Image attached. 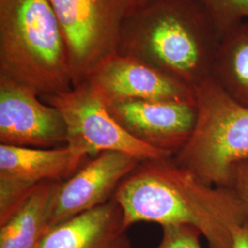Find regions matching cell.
<instances>
[{"label":"cell","instance_id":"obj_1","mask_svg":"<svg viewBox=\"0 0 248 248\" xmlns=\"http://www.w3.org/2000/svg\"><path fill=\"white\" fill-rule=\"evenodd\" d=\"M221 40L202 0H149L125 19L116 53L194 89L213 77Z\"/></svg>","mask_w":248,"mask_h":248},{"label":"cell","instance_id":"obj_2","mask_svg":"<svg viewBox=\"0 0 248 248\" xmlns=\"http://www.w3.org/2000/svg\"><path fill=\"white\" fill-rule=\"evenodd\" d=\"M0 75L41 97L73 88L68 45L49 0H0Z\"/></svg>","mask_w":248,"mask_h":248},{"label":"cell","instance_id":"obj_3","mask_svg":"<svg viewBox=\"0 0 248 248\" xmlns=\"http://www.w3.org/2000/svg\"><path fill=\"white\" fill-rule=\"evenodd\" d=\"M194 92L195 127L173 160L208 186L229 187L232 169L248 158V107L231 98L213 77Z\"/></svg>","mask_w":248,"mask_h":248},{"label":"cell","instance_id":"obj_4","mask_svg":"<svg viewBox=\"0 0 248 248\" xmlns=\"http://www.w3.org/2000/svg\"><path fill=\"white\" fill-rule=\"evenodd\" d=\"M213 198V186L178 167L171 157L141 162L122 181L112 199L122 210L128 230L139 222L196 227Z\"/></svg>","mask_w":248,"mask_h":248},{"label":"cell","instance_id":"obj_5","mask_svg":"<svg viewBox=\"0 0 248 248\" xmlns=\"http://www.w3.org/2000/svg\"><path fill=\"white\" fill-rule=\"evenodd\" d=\"M43 98L61 112L66 125V146L79 167L89 155L96 156L109 151L131 155L142 162L173 157L168 152L151 147L127 133L87 80L68 91Z\"/></svg>","mask_w":248,"mask_h":248},{"label":"cell","instance_id":"obj_6","mask_svg":"<svg viewBox=\"0 0 248 248\" xmlns=\"http://www.w3.org/2000/svg\"><path fill=\"white\" fill-rule=\"evenodd\" d=\"M69 49L73 87L116 53L121 29L137 0H49Z\"/></svg>","mask_w":248,"mask_h":248},{"label":"cell","instance_id":"obj_7","mask_svg":"<svg viewBox=\"0 0 248 248\" xmlns=\"http://www.w3.org/2000/svg\"><path fill=\"white\" fill-rule=\"evenodd\" d=\"M31 88L0 75V144L57 148L67 143L61 112Z\"/></svg>","mask_w":248,"mask_h":248},{"label":"cell","instance_id":"obj_8","mask_svg":"<svg viewBox=\"0 0 248 248\" xmlns=\"http://www.w3.org/2000/svg\"><path fill=\"white\" fill-rule=\"evenodd\" d=\"M86 80L106 106L126 100L196 102L192 88L145 62L117 53L98 63Z\"/></svg>","mask_w":248,"mask_h":248},{"label":"cell","instance_id":"obj_9","mask_svg":"<svg viewBox=\"0 0 248 248\" xmlns=\"http://www.w3.org/2000/svg\"><path fill=\"white\" fill-rule=\"evenodd\" d=\"M141 162L131 155L112 151L86 161L71 177L58 183L51 207L50 229L110 201L122 181Z\"/></svg>","mask_w":248,"mask_h":248},{"label":"cell","instance_id":"obj_10","mask_svg":"<svg viewBox=\"0 0 248 248\" xmlns=\"http://www.w3.org/2000/svg\"><path fill=\"white\" fill-rule=\"evenodd\" d=\"M80 168L66 145L32 148L0 144V225L37 185L65 180Z\"/></svg>","mask_w":248,"mask_h":248},{"label":"cell","instance_id":"obj_11","mask_svg":"<svg viewBox=\"0 0 248 248\" xmlns=\"http://www.w3.org/2000/svg\"><path fill=\"white\" fill-rule=\"evenodd\" d=\"M107 107L134 139L173 156L185 146L195 127L196 102L126 100Z\"/></svg>","mask_w":248,"mask_h":248},{"label":"cell","instance_id":"obj_12","mask_svg":"<svg viewBox=\"0 0 248 248\" xmlns=\"http://www.w3.org/2000/svg\"><path fill=\"white\" fill-rule=\"evenodd\" d=\"M37 248H133L114 199L48 231Z\"/></svg>","mask_w":248,"mask_h":248},{"label":"cell","instance_id":"obj_13","mask_svg":"<svg viewBox=\"0 0 248 248\" xmlns=\"http://www.w3.org/2000/svg\"><path fill=\"white\" fill-rule=\"evenodd\" d=\"M60 181L40 183L0 225V248H37L50 230L53 196Z\"/></svg>","mask_w":248,"mask_h":248},{"label":"cell","instance_id":"obj_14","mask_svg":"<svg viewBox=\"0 0 248 248\" xmlns=\"http://www.w3.org/2000/svg\"><path fill=\"white\" fill-rule=\"evenodd\" d=\"M213 78L231 98L248 107V21L242 22L222 37Z\"/></svg>","mask_w":248,"mask_h":248},{"label":"cell","instance_id":"obj_15","mask_svg":"<svg viewBox=\"0 0 248 248\" xmlns=\"http://www.w3.org/2000/svg\"><path fill=\"white\" fill-rule=\"evenodd\" d=\"M221 36L248 18V0H202Z\"/></svg>","mask_w":248,"mask_h":248},{"label":"cell","instance_id":"obj_16","mask_svg":"<svg viewBox=\"0 0 248 248\" xmlns=\"http://www.w3.org/2000/svg\"><path fill=\"white\" fill-rule=\"evenodd\" d=\"M162 229V239L156 248H202V232L191 224H169Z\"/></svg>","mask_w":248,"mask_h":248},{"label":"cell","instance_id":"obj_17","mask_svg":"<svg viewBox=\"0 0 248 248\" xmlns=\"http://www.w3.org/2000/svg\"><path fill=\"white\" fill-rule=\"evenodd\" d=\"M229 188L238 197L248 221V158L232 169Z\"/></svg>","mask_w":248,"mask_h":248},{"label":"cell","instance_id":"obj_18","mask_svg":"<svg viewBox=\"0 0 248 248\" xmlns=\"http://www.w3.org/2000/svg\"><path fill=\"white\" fill-rule=\"evenodd\" d=\"M232 248H248V221L237 225L232 230Z\"/></svg>","mask_w":248,"mask_h":248},{"label":"cell","instance_id":"obj_19","mask_svg":"<svg viewBox=\"0 0 248 248\" xmlns=\"http://www.w3.org/2000/svg\"><path fill=\"white\" fill-rule=\"evenodd\" d=\"M147 1H149V0H137V2H138V5H140V4H143V3L147 2Z\"/></svg>","mask_w":248,"mask_h":248}]
</instances>
